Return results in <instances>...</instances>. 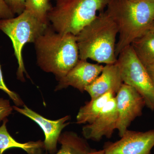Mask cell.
Here are the masks:
<instances>
[{
  "instance_id": "cell-1",
  "label": "cell",
  "mask_w": 154,
  "mask_h": 154,
  "mask_svg": "<svg viewBox=\"0 0 154 154\" xmlns=\"http://www.w3.org/2000/svg\"><path fill=\"white\" fill-rule=\"evenodd\" d=\"M119 29L116 55L149 31L154 22V0H109L105 11Z\"/></svg>"
},
{
  "instance_id": "cell-2",
  "label": "cell",
  "mask_w": 154,
  "mask_h": 154,
  "mask_svg": "<svg viewBox=\"0 0 154 154\" xmlns=\"http://www.w3.org/2000/svg\"><path fill=\"white\" fill-rule=\"evenodd\" d=\"M34 44L38 66L43 71L52 73L58 81L80 60L76 36L58 33L50 25Z\"/></svg>"
},
{
  "instance_id": "cell-3",
  "label": "cell",
  "mask_w": 154,
  "mask_h": 154,
  "mask_svg": "<svg viewBox=\"0 0 154 154\" xmlns=\"http://www.w3.org/2000/svg\"><path fill=\"white\" fill-rule=\"evenodd\" d=\"M117 24L106 11L98 14L76 35L79 59H91L110 64L117 60L116 55Z\"/></svg>"
},
{
  "instance_id": "cell-4",
  "label": "cell",
  "mask_w": 154,
  "mask_h": 154,
  "mask_svg": "<svg viewBox=\"0 0 154 154\" xmlns=\"http://www.w3.org/2000/svg\"><path fill=\"white\" fill-rule=\"evenodd\" d=\"M109 0H56L48 17L57 32L75 36L104 11Z\"/></svg>"
},
{
  "instance_id": "cell-5",
  "label": "cell",
  "mask_w": 154,
  "mask_h": 154,
  "mask_svg": "<svg viewBox=\"0 0 154 154\" xmlns=\"http://www.w3.org/2000/svg\"><path fill=\"white\" fill-rule=\"evenodd\" d=\"M49 25L25 11L17 17L0 20V30L8 36L13 44L18 64L17 78L22 82L25 81L24 73L27 75L22 57L23 48L27 43H34Z\"/></svg>"
},
{
  "instance_id": "cell-6",
  "label": "cell",
  "mask_w": 154,
  "mask_h": 154,
  "mask_svg": "<svg viewBox=\"0 0 154 154\" xmlns=\"http://www.w3.org/2000/svg\"><path fill=\"white\" fill-rule=\"evenodd\" d=\"M116 63L123 83L134 88L143 98L147 107L154 110V83L131 45L119 53Z\"/></svg>"
},
{
  "instance_id": "cell-7",
  "label": "cell",
  "mask_w": 154,
  "mask_h": 154,
  "mask_svg": "<svg viewBox=\"0 0 154 154\" xmlns=\"http://www.w3.org/2000/svg\"><path fill=\"white\" fill-rule=\"evenodd\" d=\"M115 99L118 113L116 129L121 137L135 119L141 115L145 102L134 88L124 83Z\"/></svg>"
},
{
  "instance_id": "cell-8",
  "label": "cell",
  "mask_w": 154,
  "mask_h": 154,
  "mask_svg": "<svg viewBox=\"0 0 154 154\" xmlns=\"http://www.w3.org/2000/svg\"><path fill=\"white\" fill-rule=\"evenodd\" d=\"M119 140L108 142L105 154H150L154 146V130L146 132L127 130Z\"/></svg>"
},
{
  "instance_id": "cell-9",
  "label": "cell",
  "mask_w": 154,
  "mask_h": 154,
  "mask_svg": "<svg viewBox=\"0 0 154 154\" xmlns=\"http://www.w3.org/2000/svg\"><path fill=\"white\" fill-rule=\"evenodd\" d=\"M14 110L32 119L40 126L45 134L44 149L48 153L53 154L57 150V143L62 131L69 122V116H66L56 120H51L45 118L24 105L23 108L13 106Z\"/></svg>"
},
{
  "instance_id": "cell-10",
  "label": "cell",
  "mask_w": 154,
  "mask_h": 154,
  "mask_svg": "<svg viewBox=\"0 0 154 154\" xmlns=\"http://www.w3.org/2000/svg\"><path fill=\"white\" fill-rule=\"evenodd\" d=\"M118 113L115 96L107 102L93 123L84 126L83 136L85 139L99 141L103 137L110 138L116 129Z\"/></svg>"
},
{
  "instance_id": "cell-11",
  "label": "cell",
  "mask_w": 154,
  "mask_h": 154,
  "mask_svg": "<svg viewBox=\"0 0 154 154\" xmlns=\"http://www.w3.org/2000/svg\"><path fill=\"white\" fill-rule=\"evenodd\" d=\"M103 67L104 66L99 64L92 63L87 60H79L66 75L58 81L55 91L71 86L83 93L86 87L101 73Z\"/></svg>"
},
{
  "instance_id": "cell-12",
  "label": "cell",
  "mask_w": 154,
  "mask_h": 154,
  "mask_svg": "<svg viewBox=\"0 0 154 154\" xmlns=\"http://www.w3.org/2000/svg\"><path fill=\"white\" fill-rule=\"evenodd\" d=\"M121 73L116 63L106 64L101 73L89 85L85 91L94 99L109 92L116 94L122 84Z\"/></svg>"
},
{
  "instance_id": "cell-13",
  "label": "cell",
  "mask_w": 154,
  "mask_h": 154,
  "mask_svg": "<svg viewBox=\"0 0 154 154\" xmlns=\"http://www.w3.org/2000/svg\"><path fill=\"white\" fill-rule=\"evenodd\" d=\"M8 119L3 120L0 126V154H4L7 150L11 148L21 149L28 154H42L44 150V142L41 140L19 143L12 137L7 128Z\"/></svg>"
},
{
  "instance_id": "cell-14",
  "label": "cell",
  "mask_w": 154,
  "mask_h": 154,
  "mask_svg": "<svg viewBox=\"0 0 154 154\" xmlns=\"http://www.w3.org/2000/svg\"><path fill=\"white\" fill-rule=\"evenodd\" d=\"M115 94L109 92L102 96L87 102L80 108L77 115L78 124H91L94 122L107 102L114 97Z\"/></svg>"
},
{
  "instance_id": "cell-15",
  "label": "cell",
  "mask_w": 154,
  "mask_h": 154,
  "mask_svg": "<svg viewBox=\"0 0 154 154\" xmlns=\"http://www.w3.org/2000/svg\"><path fill=\"white\" fill-rule=\"evenodd\" d=\"M58 142L60 148L53 154H88L92 149L85 139L72 131L61 134Z\"/></svg>"
},
{
  "instance_id": "cell-16",
  "label": "cell",
  "mask_w": 154,
  "mask_h": 154,
  "mask_svg": "<svg viewBox=\"0 0 154 154\" xmlns=\"http://www.w3.org/2000/svg\"><path fill=\"white\" fill-rule=\"evenodd\" d=\"M131 45L146 67L154 63V33L151 30L133 42Z\"/></svg>"
},
{
  "instance_id": "cell-17",
  "label": "cell",
  "mask_w": 154,
  "mask_h": 154,
  "mask_svg": "<svg viewBox=\"0 0 154 154\" xmlns=\"http://www.w3.org/2000/svg\"><path fill=\"white\" fill-rule=\"evenodd\" d=\"M52 7L50 0H25L24 11L40 22L49 25L48 15Z\"/></svg>"
},
{
  "instance_id": "cell-18",
  "label": "cell",
  "mask_w": 154,
  "mask_h": 154,
  "mask_svg": "<svg viewBox=\"0 0 154 154\" xmlns=\"http://www.w3.org/2000/svg\"><path fill=\"white\" fill-rule=\"evenodd\" d=\"M0 90L4 91L6 94H8L17 106H22V105L23 106L24 105L23 101L18 94L14 91H11L5 84L1 65H0Z\"/></svg>"
},
{
  "instance_id": "cell-19",
  "label": "cell",
  "mask_w": 154,
  "mask_h": 154,
  "mask_svg": "<svg viewBox=\"0 0 154 154\" xmlns=\"http://www.w3.org/2000/svg\"><path fill=\"white\" fill-rule=\"evenodd\" d=\"M12 13L20 15L25 10V0H5Z\"/></svg>"
},
{
  "instance_id": "cell-20",
  "label": "cell",
  "mask_w": 154,
  "mask_h": 154,
  "mask_svg": "<svg viewBox=\"0 0 154 154\" xmlns=\"http://www.w3.org/2000/svg\"><path fill=\"white\" fill-rule=\"evenodd\" d=\"M13 110V106L8 100L0 98V121L7 119L12 113Z\"/></svg>"
},
{
  "instance_id": "cell-21",
  "label": "cell",
  "mask_w": 154,
  "mask_h": 154,
  "mask_svg": "<svg viewBox=\"0 0 154 154\" xmlns=\"http://www.w3.org/2000/svg\"><path fill=\"white\" fill-rule=\"evenodd\" d=\"M15 15L9 8L5 0H0V20L13 18Z\"/></svg>"
},
{
  "instance_id": "cell-22",
  "label": "cell",
  "mask_w": 154,
  "mask_h": 154,
  "mask_svg": "<svg viewBox=\"0 0 154 154\" xmlns=\"http://www.w3.org/2000/svg\"><path fill=\"white\" fill-rule=\"evenodd\" d=\"M146 68L154 83V63L146 67Z\"/></svg>"
},
{
  "instance_id": "cell-23",
  "label": "cell",
  "mask_w": 154,
  "mask_h": 154,
  "mask_svg": "<svg viewBox=\"0 0 154 154\" xmlns=\"http://www.w3.org/2000/svg\"><path fill=\"white\" fill-rule=\"evenodd\" d=\"M88 154H105L104 150H96L95 149H92L91 151L89 152Z\"/></svg>"
},
{
  "instance_id": "cell-24",
  "label": "cell",
  "mask_w": 154,
  "mask_h": 154,
  "mask_svg": "<svg viewBox=\"0 0 154 154\" xmlns=\"http://www.w3.org/2000/svg\"><path fill=\"white\" fill-rule=\"evenodd\" d=\"M150 30L153 33H154V22L153 24L152 25L151 28L150 29Z\"/></svg>"
},
{
  "instance_id": "cell-25",
  "label": "cell",
  "mask_w": 154,
  "mask_h": 154,
  "mask_svg": "<svg viewBox=\"0 0 154 154\" xmlns=\"http://www.w3.org/2000/svg\"></svg>"
}]
</instances>
